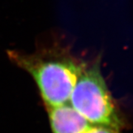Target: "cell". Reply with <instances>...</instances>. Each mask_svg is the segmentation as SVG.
Returning <instances> with one entry per match:
<instances>
[{
	"instance_id": "obj_4",
	"label": "cell",
	"mask_w": 133,
	"mask_h": 133,
	"mask_svg": "<svg viewBox=\"0 0 133 133\" xmlns=\"http://www.w3.org/2000/svg\"><path fill=\"white\" fill-rule=\"evenodd\" d=\"M85 133H121V131L115 130L113 129L98 127V126H92Z\"/></svg>"
},
{
	"instance_id": "obj_3",
	"label": "cell",
	"mask_w": 133,
	"mask_h": 133,
	"mask_svg": "<svg viewBox=\"0 0 133 133\" xmlns=\"http://www.w3.org/2000/svg\"><path fill=\"white\" fill-rule=\"evenodd\" d=\"M46 109L52 133H85L94 126L77 112L69 103Z\"/></svg>"
},
{
	"instance_id": "obj_2",
	"label": "cell",
	"mask_w": 133,
	"mask_h": 133,
	"mask_svg": "<svg viewBox=\"0 0 133 133\" xmlns=\"http://www.w3.org/2000/svg\"><path fill=\"white\" fill-rule=\"evenodd\" d=\"M100 64L99 58L87 64L68 103L92 125L121 131L125 122L108 89Z\"/></svg>"
},
{
	"instance_id": "obj_1",
	"label": "cell",
	"mask_w": 133,
	"mask_h": 133,
	"mask_svg": "<svg viewBox=\"0 0 133 133\" xmlns=\"http://www.w3.org/2000/svg\"><path fill=\"white\" fill-rule=\"evenodd\" d=\"M10 60L28 72L35 82L46 109L65 104L87 63L69 48L53 43L31 53L8 50Z\"/></svg>"
}]
</instances>
